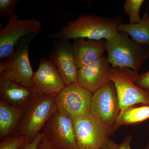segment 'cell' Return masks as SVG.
Masks as SVG:
<instances>
[{"mask_svg": "<svg viewBox=\"0 0 149 149\" xmlns=\"http://www.w3.org/2000/svg\"><path fill=\"white\" fill-rule=\"evenodd\" d=\"M24 110L0 101L1 139L3 140L15 135L22 120Z\"/></svg>", "mask_w": 149, "mask_h": 149, "instance_id": "16", "label": "cell"}, {"mask_svg": "<svg viewBox=\"0 0 149 149\" xmlns=\"http://www.w3.org/2000/svg\"><path fill=\"white\" fill-rule=\"evenodd\" d=\"M55 97L37 94L24 108L22 120L15 135L23 136L27 142L33 141L57 111Z\"/></svg>", "mask_w": 149, "mask_h": 149, "instance_id": "3", "label": "cell"}, {"mask_svg": "<svg viewBox=\"0 0 149 149\" xmlns=\"http://www.w3.org/2000/svg\"><path fill=\"white\" fill-rule=\"evenodd\" d=\"M139 74L128 68L111 69L110 79L114 83L121 110L137 104H149V92L135 83Z\"/></svg>", "mask_w": 149, "mask_h": 149, "instance_id": "5", "label": "cell"}, {"mask_svg": "<svg viewBox=\"0 0 149 149\" xmlns=\"http://www.w3.org/2000/svg\"><path fill=\"white\" fill-rule=\"evenodd\" d=\"M111 68L107 57L103 56L93 63L78 69L77 83L94 93L111 81Z\"/></svg>", "mask_w": 149, "mask_h": 149, "instance_id": "13", "label": "cell"}, {"mask_svg": "<svg viewBox=\"0 0 149 149\" xmlns=\"http://www.w3.org/2000/svg\"><path fill=\"white\" fill-rule=\"evenodd\" d=\"M42 29L41 22L34 17L23 19L12 15L0 30V61L8 58L23 38L31 34L39 35Z\"/></svg>", "mask_w": 149, "mask_h": 149, "instance_id": "7", "label": "cell"}, {"mask_svg": "<svg viewBox=\"0 0 149 149\" xmlns=\"http://www.w3.org/2000/svg\"><path fill=\"white\" fill-rule=\"evenodd\" d=\"M33 89L40 94L56 96L66 86L54 64L50 59L41 58L39 67L32 78Z\"/></svg>", "mask_w": 149, "mask_h": 149, "instance_id": "11", "label": "cell"}, {"mask_svg": "<svg viewBox=\"0 0 149 149\" xmlns=\"http://www.w3.org/2000/svg\"><path fill=\"white\" fill-rule=\"evenodd\" d=\"M149 119V104L134 105L120 111L116 129L123 125L139 124Z\"/></svg>", "mask_w": 149, "mask_h": 149, "instance_id": "18", "label": "cell"}, {"mask_svg": "<svg viewBox=\"0 0 149 149\" xmlns=\"http://www.w3.org/2000/svg\"><path fill=\"white\" fill-rule=\"evenodd\" d=\"M121 17H109L87 14L80 15L77 19L70 21L61 30L48 36L55 40L85 38L93 40H107L118 32Z\"/></svg>", "mask_w": 149, "mask_h": 149, "instance_id": "1", "label": "cell"}, {"mask_svg": "<svg viewBox=\"0 0 149 149\" xmlns=\"http://www.w3.org/2000/svg\"><path fill=\"white\" fill-rule=\"evenodd\" d=\"M43 136V133L41 132L38 134V136L32 142H27L25 141L21 149H37Z\"/></svg>", "mask_w": 149, "mask_h": 149, "instance_id": "25", "label": "cell"}, {"mask_svg": "<svg viewBox=\"0 0 149 149\" xmlns=\"http://www.w3.org/2000/svg\"><path fill=\"white\" fill-rule=\"evenodd\" d=\"M26 139L23 136H10L1 142L0 149H21Z\"/></svg>", "mask_w": 149, "mask_h": 149, "instance_id": "20", "label": "cell"}, {"mask_svg": "<svg viewBox=\"0 0 149 149\" xmlns=\"http://www.w3.org/2000/svg\"><path fill=\"white\" fill-rule=\"evenodd\" d=\"M43 133L64 149H80L74 136L73 120L57 111L46 123Z\"/></svg>", "mask_w": 149, "mask_h": 149, "instance_id": "12", "label": "cell"}, {"mask_svg": "<svg viewBox=\"0 0 149 149\" xmlns=\"http://www.w3.org/2000/svg\"><path fill=\"white\" fill-rule=\"evenodd\" d=\"M72 45L78 69L89 65L101 58L106 51L104 40L77 38L74 40Z\"/></svg>", "mask_w": 149, "mask_h": 149, "instance_id": "15", "label": "cell"}, {"mask_svg": "<svg viewBox=\"0 0 149 149\" xmlns=\"http://www.w3.org/2000/svg\"><path fill=\"white\" fill-rule=\"evenodd\" d=\"M118 31L130 36L134 42L141 45H149V16L144 13L141 21L134 24L121 23Z\"/></svg>", "mask_w": 149, "mask_h": 149, "instance_id": "17", "label": "cell"}, {"mask_svg": "<svg viewBox=\"0 0 149 149\" xmlns=\"http://www.w3.org/2000/svg\"><path fill=\"white\" fill-rule=\"evenodd\" d=\"M37 34L27 35L20 40L7 58L0 61V76L20 85L33 88L34 72L30 64L29 48Z\"/></svg>", "mask_w": 149, "mask_h": 149, "instance_id": "4", "label": "cell"}, {"mask_svg": "<svg viewBox=\"0 0 149 149\" xmlns=\"http://www.w3.org/2000/svg\"><path fill=\"white\" fill-rule=\"evenodd\" d=\"M131 140V135L125 137L120 144L116 143L114 141L110 139L107 141L103 149H131L130 145ZM145 149H149V144H147Z\"/></svg>", "mask_w": 149, "mask_h": 149, "instance_id": "21", "label": "cell"}, {"mask_svg": "<svg viewBox=\"0 0 149 149\" xmlns=\"http://www.w3.org/2000/svg\"><path fill=\"white\" fill-rule=\"evenodd\" d=\"M120 111L116 89L112 81L93 93L91 114L109 128L116 130V126Z\"/></svg>", "mask_w": 149, "mask_h": 149, "instance_id": "9", "label": "cell"}, {"mask_svg": "<svg viewBox=\"0 0 149 149\" xmlns=\"http://www.w3.org/2000/svg\"><path fill=\"white\" fill-rule=\"evenodd\" d=\"M75 140L80 149H103L115 130L90 114L73 120Z\"/></svg>", "mask_w": 149, "mask_h": 149, "instance_id": "6", "label": "cell"}, {"mask_svg": "<svg viewBox=\"0 0 149 149\" xmlns=\"http://www.w3.org/2000/svg\"><path fill=\"white\" fill-rule=\"evenodd\" d=\"M19 0H0V15L11 16Z\"/></svg>", "mask_w": 149, "mask_h": 149, "instance_id": "22", "label": "cell"}, {"mask_svg": "<svg viewBox=\"0 0 149 149\" xmlns=\"http://www.w3.org/2000/svg\"><path fill=\"white\" fill-rule=\"evenodd\" d=\"M43 133V132H42ZM43 136L37 149H64L43 133Z\"/></svg>", "mask_w": 149, "mask_h": 149, "instance_id": "23", "label": "cell"}, {"mask_svg": "<svg viewBox=\"0 0 149 149\" xmlns=\"http://www.w3.org/2000/svg\"><path fill=\"white\" fill-rule=\"evenodd\" d=\"M49 56L66 86L77 83L78 69L69 40H55Z\"/></svg>", "mask_w": 149, "mask_h": 149, "instance_id": "10", "label": "cell"}, {"mask_svg": "<svg viewBox=\"0 0 149 149\" xmlns=\"http://www.w3.org/2000/svg\"><path fill=\"white\" fill-rule=\"evenodd\" d=\"M37 94L33 88L0 76V101L10 106L24 109Z\"/></svg>", "mask_w": 149, "mask_h": 149, "instance_id": "14", "label": "cell"}, {"mask_svg": "<svg viewBox=\"0 0 149 149\" xmlns=\"http://www.w3.org/2000/svg\"><path fill=\"white\" fill-rule=\"evenodd\" d=\"M135 83L139 88L149 92V70L143 74H139Z\"/></svg>", "mask_w": 149, "mask_h": 149, "instance_id": "24", "label": "cell"}, {"mask_svg": "<svg viewBox=\"0 0 149 149\" xmlns=\"http://www.w3.org/2000/svg\"><path fill=\"white\" fill-rule=\"evenodd\" d=\"M93 95L77 82L66 86L56 96L57 111L72 120L90 114Z\"/></svg>", "mask_w": 149, "mask_h": 149, "instance_id": "8", "label": "cell"}, {"mask_svg": "<svg viewBox=\"0 0 149 149\" xmlns=\"http://www.w3.org/2000/svg\"><path fill=\"white\" fill-rule=\"evenodd\" d=\"M106 51L112 68H128L138 72L149 59V45L137 44L126 33L119 31L106 40Z\"/></svg>", "mask_w": 149, "mask_h": 149, "instance_id": "2", "label": "cell"}, {"mask_svg": "<svg viewBox=\"0 0 149 149\" xmlns=\"http://www.w3.org/2000/svg\"><path fill=\"white\" fill-rule=\"evenodd\" d=\"M144 0H126L123 8L129 18V24H134L141 21L139 13Z\"/></svg>", "mask_w": 149, "mask_h": 149, "instance_id": "19", "label": "cell"}]
</instances>
